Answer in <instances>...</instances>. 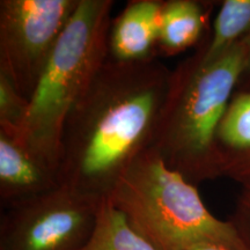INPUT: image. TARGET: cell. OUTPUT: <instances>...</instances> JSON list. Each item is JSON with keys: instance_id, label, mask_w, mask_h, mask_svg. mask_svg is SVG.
Segmentation results:
<instances>
[{"instance_id": "6da1fadb", "label": "cell", "mask_w": 250, "mask_h": 250, "mask_svg": "<svg viewBox=\"0 0 250 250\" xmlns=\"http://www.w3.org/2000/svg\"><path fill=\"white\" fill-rule=\"evenodd\" d=\"M159 58H107L68 115L62 137L59 181L105 198L124 171L152 147L170 85Z\"/></svg>"}, {"instance_id": "52a82bcc", "label": "cell", "mask_w": 250, "mask_h": 250, "mask_svg": "<svg viewBox=\"0 0 250 250\" xmlns=\"http://www.w3.org/2000/svg\"><path fill=\"white\" fill-rule=\"evenodd\" d=\"M59 186L57 171L20 137L0 132V202L5 208Z\"/></svg>"}, {"instance_id": "7a4b0ae2", "label": "cell", "mask_w": 250, "mask_h": 250, "mask_svg": "<svg viewBox=\"0 0 250 250\" xmlns=\"http://www.w3.org/2000/svg\"><path fill=\"white\" fill-rule=\"evenodd\" d=\"M245 66L242 41L211 61L195 51L171 70L152 148L195 186L220 177L215 138Z\"/></svg>"}, {"instance_id": "ba28073f", "label": "cell", "mask_w": 250, "mask_h": 250, "mask_svg": "<svg viewBox=\"0 0 250 250\" xmlns=\"http://www.w3.org/2000/svg\"><path fill=\"white\" fill-rule=\"evenodd\" d=\"M164 0H131L111 20L108 58L117 62H143L158 57Z\"/></svg>"}, {"instance_id": "8fae6325", "label": "cell", "mask_w": 250, "mask_h": 250, "mask_svg": "<svg viewBox=\"0 0 250 250\" xmlns=\"http://www.w3.org/2000/svg\"><path fill=\"white\" fill-rule=\"evenodd\" d=\"M250 34V0H224L213 27L196 48L204 61L217 58Z\"/></svg>"}, {"instance_id": "277c9868", "label": "cell", "mask_w": 250, "mask_h": 250, "mask_svg": "<svg viewBox=\"0 0 250 250\" xmlns=\"http://www.w3.org/2000/svg\"><path fill=\"white\" fill-rule=\"evenodd\" d=\"M114 4L80 0L30 98L21 139L57 173L68 115L108 58Z\"/></svg>"}, {"instance_id": "4fadbf2b", "label": "cell", "mask_w": 250, "mask_h": 250, "mask_svg": "<svg viewBox=\"0 0 250 250\" xmlns=\"http://www.w3.org/2000/svg\"><path fill=\"white\" fill-rule=\"evenodd\" d=\"M28 110L29 100L19 92L4 72H0V132L21 138Z\"/></svg>"}, {"instance_id": "30bf717a", "label": "cell", "mask_w": 250, "mask_h": 250, "mask_svg": "<svg viewBox=\"0 0 250 250\" xmlns=\"http://www.w3.org/2000/svg\"><path fill=\"white\" fill-rule=\"evenodd\" d=\"M215 1L164 0L158 57H171L197 48L208 36V19Z\"/></svg>"}, {"instance_id": "5b68a950", "label": "cell", "mask_w": 250, "mask_h": 250, "mask_svg": "<svg viewBox=\"0 0 250 250\" xmlns=\"http://www.w3.org/2000/svg\"><path fill=\"white\" fill-rule=\"evenodd\" d=\"M103 199L61 184L15 203L0 221V250H83Z\"/></svg>"}, {"instance_id": "5bb4252c", "label": "cell", "mask_w": 250, "mask_h": 250, "mask_svg": "<svg viewBox=\"0 0 250 250\" xmlns=\"http://www.w3.org/2000/svg\"><path fill=\"white\" fill-rule=\"evenodd\" d=\"M229 220L236 228L247 250H250V186L241 187V192L237 196L235 208Z\"/></svg>"}, {"instance_id": "2e32d148", "label": "cell", "mask_w": 250, "mask_h": 250, "mask_svg": "<svg viewBox=\"0 0 250 250\" xmlns=\"http://www.w3.org/2000/svg\"><path fill=\"white\" fill-rule=\"evenodd\" d=\"M188 250H237V249L230 248V247H227L224 245H219V243L206 242V243H201V245L193 246Z\"/></svg>"}, {"instance_id": "3957f363", "label": "cell", "mask_w": 250, "mask_h": 250, "mask_svg": "<svg viewBox=\"0 0 250 250\" xmlns=\"http://www.w3.org/2000/svg\"><path fill=\"white\" fill-rule=\"evenodd\" d=\"M107 198L160 250L219 243L247 250L232 221L211 213L197 186L148 148L132 162Z\"/></svg>"}, {"instance_id": "7c38bea8", "label": "cell", "mask_w": 250, "mask_h": 250, "mask_svg": "<svg viewBox=\"0 0 250 250\" xmlns=\"http://www.w3.org/2000/svg\"><path fill=\"white\" fill-rule=\"evenodd\" d=\"M83 250H160L134 228L105 197L96 225Z\"/></svg>"}, {"instance_id": "9c48e42d", "label": "cell", "mask_w": 250, "mask_h": 250, "mask_svg": "<svg viewBox=\"0 0 250 250\" xmlns=\"http://www.w3.org/2000/svg\"><path fill=\"white\" fill-rule=\"evenodd\" d=\"M220 177L250 186V90H236L215 138Z\"/></svg>"}, {"instance_id": "9a60e30c", "label": "cell", "mask_w": 250, "mask_h": 250, "mask_svg": "<svg viewBox=\"0 0 250 250\" xmlns=\"http://www.w3.org/2000/svg\"><path fill=\"white\" fill-rule=\"evenodd\" d=\"M246 48V66L236 90H250V34L243 40Z\"/></svg>"}, {"instance_id": "8992f818", "label": "cell", "mask_w": 250, "mask_h": 250, "mask_svg": "<svg viewBox=\"0 0 250 250\" xmlns=\"http://www.w3.org/2000/svg\"><path fill=\"white\" fill-rule=\"evenodd\" d=\"M80 0H1L0 72L30 101Z\"/></svg>"}]
</instances>
